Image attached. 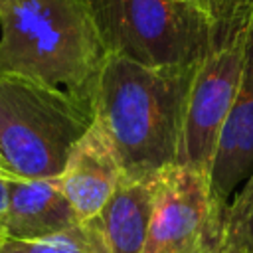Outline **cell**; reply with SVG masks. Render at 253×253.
Here are the masks:
<instances>
[{"label": "cell", "mask_w": 253, "mask_h": 253, "mask_svg": "<svg viewBox=\"0 0 253 253\" xmlns=\"http://www.w3.org/2000/svg\"><path fill=\"white\" fill-rule=\"evenodd\" d=\"M194 69L148 67L107 55L93 83L91 109L115 148L123 176H154L176 164Z\"/></svg>", "instance_id": "obj_1"}, {"label": "cell", "mask_w": 253, "mask_h": 253, "mask_svg": "<svg viewBox=\"0 0 253 253\" xmlns=\"http://www.w3.org/2000/svg\"><path fill=\"white\" fill-rule=\"evenodd\" d=\"M107 49L85 0H4L0 75H20L91 101Z\"/></svg>", "instance_id": "obj_2"}, {"label": "cell", "mask_w": 253, "mask_h": 253, "mask_svg": "<svg viewBox=\"0 0 253 253\" xmlns=\"http://www.w3.org/2000/svg\"><path fill=\"white\" fill-rule=\"evenodd\" d=\"M93 121L87 99L28 77L0 75V166L16 180L57 178Z\"/></svg>", "instance_id": "obj_3"}, {"label": "cell", "mask_w": 253, "mask_h": 253, "mask_svg": "<svg viewBox=\"0 0 253 253\" xmlns=\"http://www.w3.org/2000/svg\"><path fill=\"white\" fill-rule=\"evenodd\" d=\"M109 55L148 67H192L219 20L192 0H87Z\"/></svg>", "instance_id": "obj_4"}, {"label": "cell", "mask_w": 253, "mask_h": 253, "mask_svg": "<svg viewBox=\"0 0 253 253\" xmlns=\"http://www.w3.org/2000/svg\"><path fill=\"white\" fill-rule=\"evenodd\" d=\"M249 4L251 0H237L219 20L211 49L194 69L182 121L178 166H188L210 176L221 130L237 95Z\"/></svg>", "instance_id": "obj_5"}, {"label": "cell", "mask_w": 253, "mask_h": 253, "mask_svg": "<svg viewBox=\"0 0 253 253\" xmlns=\"http://www.w3.org/2000/svg\"><path fill=\"white\" fill-rule=\"evenodd\" d=\"M225 208L206 172L168 166L154 176L152 215L142 253H221Z\"/></svg>", "instance_id": "obj_6"}, {"label": "cell", "mask_w": 253, "mask_h": 253, "mask_svg": "<svg viewBox=\"0 0 253 253\" xmlns=\"http://www.w3.org/2000/svg\"><path fill=\"white\" fill-rule=\"evenodd\" d=\"M253 174V0L249 4L243 67L231 113L221 130L210 170L215 200L225 208L237 188Z\"/></svg>", "instance_id": "obj_7"}, {"label": "cell", "mask_w": 253, "mask_h": 253, "mask_svg": "<svg viewBox=\"0 0 253 253\" xmlns=\"http://www.w3.org/2000/svg\"><path fill=\"white\" fill-rule=\"evenodd\" d=\"M121 178L123 168L115 148L105 130L93 121L71 148L63 172L55 180L79 219L89 221L105 208Z\"/></svg>", "instance_id": "obj_8"}, {"label": "cell", "mask_w": 253, "mask_h": 253, "mask_svg": "<svg viewBox=\"0 0 253 253\" xmlns=\"http://www.w3.org/2000/svg\"><path fill=\"white\" fill-rule=\"evenodd\" d=\"M83 223L55 178L47 180H10L6 237L42 239L67 231Z\"/></svg>", "instance_id": "obj_9"}, {"label": "cell", "mask_w": 253, "mask_h": 253, "mask_svg": "<svg viewBox=\"0 0 253 253\" xmlns=\"http://www.w3.org/2000/svg\"><path fill=\"white\" fill-rule=\"evenodd\" d=\"M154 176H123L105 208L93 217L109 253H142L152 215Z\"/></svg>", "instance_id": "obj_10"}, {"label": "cell", "mask_w": 253, "mask_h": 253, "mask_svg": "<svg viewBox=\"0 0 253 253\" xmlns=\"http://www.w3.org/2000/svg\"><path fill=\"white\" fill-rule=\"evenodd\" d=\"M0 253H109L105 239L93 219L83 221L67 231L42 239H8Z\"/></svg>", "instance_id": "obj_11"}, {"label": "cell", "mask_w": 253, "mask_h": 253, "mask_svg": "<svg viewBox=\"0 0 253 253\" xmlns=\"http://www.w3.org/2000/svg\"><path fill=\"white\" fill-rule=\"evenodd\" d=\"M223 245L253 251V174L237 188L225 206Z\"/></svg>", "instance_id": "obj_12"}, {"label": "cell", "mask_w": 253, "mask_h": 253, "mask_svg": "<svg viewBox=\"0 0 253 253\" xmlns=\"http://www.w3.org/2000/svg\"><path fill=\"white\" fill-rule=\"evenodd\" d=\"M192 2H196L200 8H204L217 20H221L237 4V0H192Z\"/></svg>", "instance_id": "obj_13"}, {"label": "cell", "mask_w": 253, "mask_h": 253, "mask_svg": "<svg viewBox=\"0 0 253 253\" xmlns=\"http://www.w3.org/2000/svg\"><path fill=\"white\" fill-rule=\"evenodd\" d=\"M10 180L0 178V233L6 235V215H8V198H10Z\"/></svg>", "instance_id": "obj_14"}, {"label": "cell", "mask_w": 253, "mask_h": 253, "mask_svg": "<svg viewBox=\"0 0 253 253\" xmlns=\"http://www.w3.org/2000/svg\"><path fill=\"white\" fill-rule=\"evenodd\" d=\"M221 253H253V251H245V249H239V247H233V245H223Z\"/></svg>", "instance_id": "obj_15"}, {"label": "cell", "mask_w": 253, "mask_h": 253, "mask_svg": "<svg viewBox=\"0 0 253 253\" xmlns=\"http://www.w3.org/2000/svg\"><path fill=\"white\" fill-rule=\"evenodd\" d=\"M0 178H12V176H10V174H8V172H6V170L0 166Z\"/></svg>", "instance_id": "obj_16"}, {"label": "cell", "mask_w": 253, "mask_h": 253, "mask_svg": "<svg viewBox=\"0 0 253 253\" xmlns=\"http://www.w3.org/2000/svg\"><path fill=\"white\" fill-rule=\"evenodd\" d=\"M4 241H6V235H4V233H0V247H2V243H4Z\"/></svg>", "instance_id": "obj_17"}, {"label": "cell", "mask_w": 253, "mask_h": 253, "mask_svg": "<svg viewBox=\"0 0 253 253\" xmlns=\"http://www.w3.org/2000/svg\"><path fill=\"white\" fill-rule=\"evenodd\" d=\"M2 2H4V0H0V4H2Z\"/></svg>", "instance_id": "obj_18"}, {"label": "cell", "mask_w": 253, "mask_h": 253, "mask_svg": "<svg viewBox=\"0 0 253 253\" xmlns=\"http://www.w3.org/2000/svg\"><path fill=\"white\" fill-rule=\"evenodd\" d=\"M85 2H87V0H85Z\"/></svg>", "instance_id": "obj_19"}]
</instances>
